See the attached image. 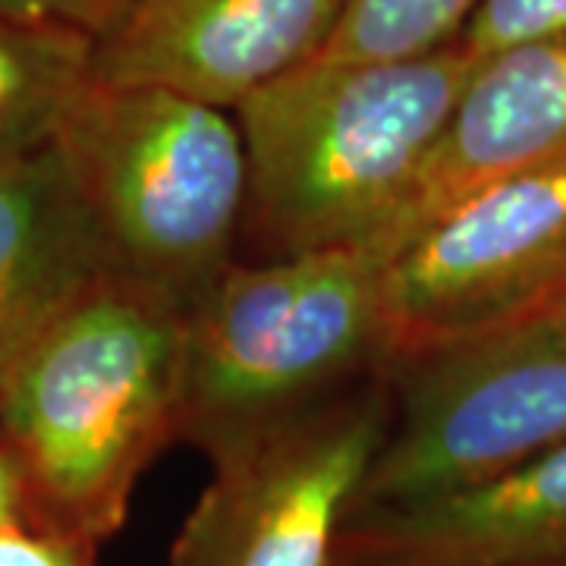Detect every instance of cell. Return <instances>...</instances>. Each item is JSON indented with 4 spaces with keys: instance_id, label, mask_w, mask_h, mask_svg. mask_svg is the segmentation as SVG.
<instances>
[{
    "instance_id": "1",
    "label": "cell",
    "mask_w": 566,
    "mask_h": 566,
    "mask_svg": "<svg viewBox=\"0 0 566 566\" xmlns=\"http://www.w3.org/2000/svg\"><path fill=\"white\" fill-rule=\"evenodd\" d=\"M186 305L102 271L0 378V450L25 526L102 547L129 516L145 469L177 441Z\"/></svg>"
},
{
    "instance_id": "2",
    "label": "cell",
    "mask_w": 566,
    "mask_h": 566,
    "mask_svg": "<svg viewBox=\"0 0 566 566\" xmlns=\"http://www.w3.org/2000/svg\"><path fill=\"white\" fill-rule=\"evenodd\" d=\"M475 66L457 41L406 61H312L237 104L245 259L385 255Z\"/></svg>"
},
{
    "instance_id": "3",
    "label": "cell",
    "mask_w": 566,
    "mask_h": 566,
    "mask_svg": "<svg viewBox=\"0 0 566 566\" xmlns=\"http://www.w3.org/2000/svg\"><path fill=\"white\" fill-rule=\"evenodd\" d=\"M385 274L375 249L227 264L186 308L177 441L211 460L381 368Z\"/></svg>"
},
{
    "instance_id": "4",
    "label": "cell",
    "mask_w": 566,
    "mask_h": 566,
    "mask_svg": "<svg viewBox=\"0 0 566 566\" xmlns=\"http://www.w3.org/2000/svg\"><path fill=\"white\" fill-rule=\"evenodd\" d=\"M54 151L111 271L189 308L237 262L249 177L240 126L223 107L92 76Z\"/></svg>"
},
{
    "instance_id": "5",
    "label": "cell",
    "mask_w": 566,
    "mask_h": 566,
    "mask_svg": "<svg viewBox=\"0 0 566 566\" xmlns=\"http://www.w3.org/2000/svg\"><path fill=\"white\" fill-rule=\"evenodd\" d=\"M385 368L390 428L353 516L485 485L566 444V340L510 327Z\"/></svg>"
},
{
    "instance_id": "6",
    "label": "cell",
    "mask_w": 566,
    "mask_h": 566,
    "mask_svg": "<svg viewBox=\"0 0 566 566\" xmlns=\"http://www.w3.org/2000/svg\"><path fill=\"white\" fill-rule=\"evenodd\" d=\"M394 412L387 368L211 457L167 566H334Z\"/></svg>"
},
{
    "instance_id": "7",
    "label": "cell",
    "mask_w": 566,
    "mask_h": 566,
    "mask_svg": "<svg viewBox=\"0 0 566 566\" xmlns=\"http://www.w3.org/2000/svg\"><path fill=\"white\" fill-rule=\"evenodd\" d=\"M566 290V158L465 196L387 262L385 365L523 322Z\"/></svg>"
},
{
    "instance_id": "8",
    "label": "cell",
    "mask_w": 566,
    "mask_h": 566,
    "mask_svg": "<svg viewBox=\"0 0 566 566\" xmlns=\"http://www.w3.org/2000/svg\"><path fill=\"white\" fill-rule=\"evenodd\" d=\"M340 13L344 0H129L95 44V80L161 85L233 111L322 57Z\"/></svg>"
},
{
    "instance_id": "9",
    "label": "cell",
    "mask_w": 566,
    "mask_h": 566,
    "mask_svg": "<svg viewBox=\"0 0 566 566\" xmlns=\"http://www.w3.org/2000/svg\"><path fill=\"white\" fill-rule=\"evenodd\" d=\"M566 444L485 485L353 516L334 566H564Z\"/></svg>"
},
{
    "instance_id": "10",
    "label": "cell",
    "mask_w": 566,
    "mask_h": 566,
    "mask_svg": "<svg viewBox=\"0 0 566 566\" xmlns=\"http://www.w3.org/2000/svg\"><path fill=\"white\" fill-rule=\"evenodd\" d=\"M557 158H566V32L479 61L385 255L465 196Z\"/></svg>"
},
{
    "instance_id": "11",
    "label": "cell",
    "mask_w": 566,
    "mask_h": 566,
    "mask_svg": "<svg viewBox=\"0 0 566 566\" xmlns=\"http://www.w3.org/2000/svg\"><path fill=\"white\" fill-rule=\"evenodd\" d=\"M107 271L104 249L54 145L0 170V378L82 286Z\"/></svg>"
},
{
    "instance_id": "12",
    "label": "cell",
    "mask_w": 566,
    "mask_h": 566,
    "mask_svg": "<svg viewBox=\"0 0 566 566\" xmlns=\"http://www.w3.org/2000/svg\"><path fill=\"white\" fill-rule=\"evenodd\" d=\"M95 76V41L0 17V170L48 151Z\"/></svg>"
},
{
    "instance_id": "13",
    "label": "cell",
    "mask_w": 566,
    "mask_h": 566,
    "mask_svg": "<svg viewBox=\"0 0 566 566\" xmlns=\"http://www.w3.org/2000/svg\"><path fill=\"white\" fill-rule=\"evenodd\" d=\"M482 0H344L315 61H406L450 48Z\"/></svg>"
},
{
    "instance_id": "14",
    "label": "cell",
    "mask_w": 566,
    "mask_h": 566,
    "mask_svg": "<svg viewBox=\"0 0 566 566\" xmlns=\"http://www.w3.org/2000/svg\"><path fill=\"white\" fill-rule=\"evenodd\" d=\"M557 32H566V0H482L457 44L485 61Z\"/></svg>"
},
{
    "instance_id": "15",
    "label": "cell",
    "mask_w": 566,
    "mask_h": 566,
    "mask_svg": "<svg viewBox=\"0 0 566 566\" xmlns=\"http://www.w3.org/2000/svg\"><path fill=\"white\" fill-rule=\"evenodd\" d=\"M126 7L129 0H0V17L70 29L98 44L120 25Z\"/></svg>"
},
{
    "instance_id": "16",
    "label": "cell",
    "mask_w": 566,
    "mask_h": 566,
    "mask_svg": "<svg viewBox=\"0 0 566 566\" xmlns=\"http://www.w3.org/2000/svg\"><path fill=\"white\" fill-rule=\"evenodd\" d=\"M98 551L92 542L32 526L0 532V566H102Z\"/></svg>"
},
{
    "instance_id": "17",
    "label": "cell",
    "mask_w": 566,
    "mask_h": 566,
    "mask_svg": "<svg viewBox=\"0 0 566 566\" xmlns=\"http://www.w3.org/2000/svg\"><path fill=\"white\" fill-rule=\"evenodd\" d=\"M10 526H25V501L17 469L0 450V532Z\"/></svg>"
},
{
    "instance_id": "18",
    "label": "cell",
    "mask_w": 566,
    "mask_h": 566,
    "mask_svg": "<svg viewBox=\"0 0 566 566\" xmlns=\"http://www.w3.org/2000/svg\"><path fill=\"white\" fill-rule=\"evenodd\" d=\"M510 327L545 334V337H554V340H566V290L560 296H554L551 303L542 305V308H535L523 322L510 324ZM510 327H504V331H510Z\"/></svg>"
},
{
    "instance_id": "19",
    "label": "cell",
    "mask_w": 566,
    "mask_h": 566,
    "mask_svg": "<svg viewBox=\"0 0 566 566\" xmlns=\"http://www.w3.org/2000/svg\"><path fill=\"white\" fill-rule=\"evenodd\" d=\"M564 566H566V564H564Z\"/></svg>"
}]
</instances>
